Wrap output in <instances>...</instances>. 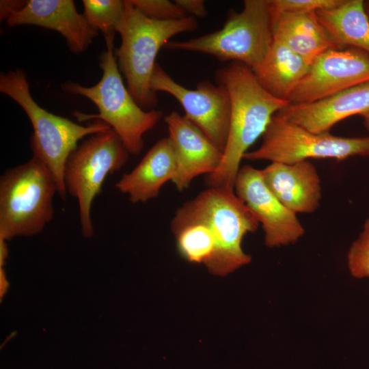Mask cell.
<instances>
[{
	"label": "cell",
	"mask_w": 369,
	"mask_h": 369,
	"mask_svg": "<svg viewBox=\"0 0 369 369\" xmlns=\"http://www.w3.org/2000/svg\"><path fill=\"white\" fill-rule=\"evenodd\" d=\"M176 172L174 152L168 137L158 141L139 163L124 174L115 184L120 192L128 195L129 200L145 203L159 194L161 187L173 181Z\"/></svg>",
	"instance_id": "e0dca14e"
},
{
	"label": "cell",
	"mask_w": 369,
	"mask_h": 369,
	"mask_svg": "<svg viewBox=\"0 0 369 369\" xmlns=\"http://www.w3.org/2000/svg\"><path fill=\"white\" fill-rule=\"evenodd\" d=\"M56 181L39 159L8 169L0 178V238L40 233L54 215Z\"/></svg>",
	"instance_id": "52a82bcc"
},
{
	"label": "cell",
	"mask_w": 369,
	"mask_h": 369,
	"mask_svg": "<svg viewBox=\"0 0 369 369\" xmlns=\"http://www.w3.org/2000/svg\"><path fill=\"white\" fill-rule=\"evenodd\" d=\"M342 0H270L271 8L279 12L307 13L329 9Z\"/></svg>",
	"instance_id": "d4e9b609"
},
{
	"label": "cell",
	"mask_w": 369,
	"mask_h": 369,
	"mask_svg": "<svg viewBox=\"0 0 369 369\" xmlns=\"http://www.w3.org/2000/svg\"><path fill=\"white\" fill-rule=\"evenodd\" d=\"M363 0H342L334 8L320 10V23L342 49L346 46L369 55V16Z\"/></svg>",
	"instance_id": "ffe728a7"
},
{
	"label": "cell",
	"mask_w": 369,
	"mask_h": 369,
	"mask_svg": "<svg viewBox=\"0 0 369 369\" xmlns=\"http://www.w3.org/2000/svg\"><path fill=\"white\" fill-rule=\"evenodd\" d=\"M146 16L157 20H178L188 16L174 1L168 0H128Z\"/></svg>",
	"instance_id": "cb8c5ba5"
},
{
	"label": "cell",
	"mask_w": 369,
	"mask_h": 369,
	"mask_svg": "<svg viewBox=\"0 0 369 369\" xmlns=\"http://www.w3.org/2000/svg\"><path fill=\"white\" fill-rule=\"evenodd\" d=\"M164 120L176 163L172 182L178 191H184L196 177L213 174L221 161L223 152L186 116L172 111Z\"/></svg>",
	"instance_id": "4fadbf2b"
},
{
	"label": "cell",
	"mask_w": 369,
	"mask_h": 369,
	"mask_svg": "<svg viewBox=\"0 0 369 369\" xmlns=\"http://www.w3.org/2000/svg\"><path fill=\"white\" fill-rule=\"evenodd\" d=\"M273 42L270 0H245L241 11L228 12L220 29L187 40L171 41L165 47L208 54L221 62H240L254 72Z\"/></svg>",
	"instance_id": "8992f818"
},
{
	"label": "cell",
	"mask_w": 369,
	"mask_h": 369,
	"mask_svg": "<svg viewBox=\"0 0 369 369\" xmlns=\"http://www.w3.org/2000/svg\"><path fill=\"white\" fill-rule=\"evenodd\" d=\"M234 192L261 223L264 243L271 248L295 243L305 233L294 213L264 184L260 169L245 165L236 178Z\"/></svg>",
	"instance_id": "7c38bea8"
},
{
	"label": "cell",
	"mask_w": 369,
	"mask_h": 369,
	"mask_svg": "<svg viewBox=\"0 0 369 369\" xmlns=\"http://www.w3.org/2000/svg\"><path fill=\"white\" fill-rule=\"evenodd\" d=\"M347 264L353 277H369V218L364 222L361 232L348 249Z\"/></svg>",
	"instance_id": "603a6c76"
},
{
	"label": "cell",
	"mask_w": 369,
	"mask_h": 369,
	"mask_svg": "<svg viewBox=\"0 0 369 369\" xmlns=\"http://www.w3.org/2000/svg\"><path fill=\"white\" fill-rule=\"evenodd\" d=\"M174 2L188 16L202 18L207 14L203 0H175Z\"/></svg>",
	"instance_id": "484cf974"
},
{
	"label": "cell",
	"mask_w": 369,
	"mask_h": 369,
	"mask_svg": "<svg viewBox=\"0 0 369 369\" xmlns=\"http://www.w3.org/2000/svg\"><path fill=\"white\" fill-rule=\"evenodd\" d=\"M27 1H1L0 18L8 20L12 14L21 10Z\"/></svg>",
	"instance_id": "4316f807"
},
{
	"label": "cell",
	"mask_w": 369,
	"mask_h": 369,
	"mask_svg": "<svg viewBox=\"0 0 369 369\" xmlns=\"http://www.w3.org/2000/svg\"><path fill=\"white\" fill-rule=\"evenodd\" d=\"M216 82L224 85L230 99L228 137L218 168L206 177L209 187L234 189L240 163L249 147L262 136L272 118L288 100L268 92L254 71L240 62L218 69Z\"/></svg>",
	"instance_id": "6da1fadb"
},
{
	"label": "cell",
	"mask_w": 369,
	"mask_h": 369,
	"mask_svg": "<svg viewBox=\"0 0 369 369\" xmlns=\"http://www.w3.org/2000/svg\"><path fill=\"white\" fill-rule=\"evenodd\" d=\"M364 6H365L366 12L369 16V1H364Z\"/></svg>",
	"instance_id": "f1b7e54d"
},
{
	"label": "cell",
	"mask_w": 369,
	"mask_h": 369,
	"mask_svg": "<svg viewBox=\"0 0 369 369\" xmlns=\"http://www.w3.org/2000/svg\"><path fill=\"white\" fill-rule=\"evenodd\" d=\"M105 39L107 51L100 57L102 75L98 83L85 87L69 82L63 88L68 93L87 98L98 107L96 115L74 112L79 122L96 119L105 122L117 133L128 153L137 155L144 148L143 136L159 122L162 113L154 109L144 111L135 102L123 83L113 53L114 36Z\"/></svg>",
	"instance_id": "5b68a950"
},
{
	"label": "cell",
	"mask_w": 369,
	"mask_h": 369,
	"mask_svg": "<svg viewBox=\"0 0 369 369\" xmlns=\"http://www.w3.org/2000/svg\"><path fill=\"white\" fill-rule=\"evenodd\" d=\"M310 64L303 57L273 39L264 62L254 72L268 92L288 100L308 72Z\"/></svg>",
	"instance_id": "d6986e66"
},
{
	"label": "cell",
	"mask_w": 369,
	"mask_h": 369,
	"mask_svg": "<svg viewBox=\"0 0 369 369\" xmlns=\"http://www.w3.org/2000/svg\"><path fill=\"white\" fill-rule=\"evenodd\" d=\"M260 171L268 189L294 213H311L319 207L320 180L315 166L309 161L273 162Z\"/></svg>",
	"instance_id": "2e32d148"
},
{
	"label": "cell",
	"mask_w": 369,
	"mask_h": 369,
	"mask_svg": "<svg viewBox=\"0 0 369 369\" xmlns=\"http://www.w3.org/2000/svg\"><path fill=\"white\" fill-rule=\"evenodd\" d=\"M128 154L117 133L110 128L91 135L69 156L64 183L67 193L78 201L81 228L85 237L94 234L91 210L94 198L100 193L107 176L125 165Z\"/></svg>",
	"instance_id": "ba28073f"
},
{
	"label": "cell",
	"mask_w": 369,
	"mask_h": 369,
	"mask_svg": "<svg viewBox=\"0 0 369 369\" xmlns=\"http://www.w3.org/2000/svg\"><path fill=\"white\" fill-rule=\"evenodd\" d=\"M150 87L154 92H163L175 98L184 110V116L223 152L230 120V99L224 85L204 80L197 84L196 89H187L156 64Z\"/></svg>",
	"instance_id": "30bf717a"
},
{
	"label": "cell",
	"mask_w": 369,
	"mask_h": 369,
	"mask_svg": "<svg viewBox=\"0 0 369 369\" xmlns=\"http://www.w3.org/2000/svg\"><path fill=\"white\" fill-rule=\"evenodd\" d=\"M0 92L15 100L27 115L33 128L30 141L33 156L46 166L56 181L57 194L66 200L64 170L69 156L80 139L111 127L98 120L83 126L45 110L32 98L27 75L21 70L1 74Z\"/></svg>",
	"instance_id": "3957f363"
},
{
	"label": "cell",
	"mask_w": 369,
	"mask_h": 369,
	"mask_svg": "<svg viewBox=\"0 0 369 369\" xmlns=\"http://www.w3.org/2000/svg\"><path fill=\"white\" fill-rule=\"evenodd\" d=\"M7 23L11 27L32 25L55 30L64 37L74 53L83 52L98 34L83 14L78 13L72 0L27 1Z\"/></svg>",
	"instance_id": "5bb4252c"
},
{
	"label": "cell",
	"mask_w": 369,
	"mask_h": 369,
	"mask_svg": "<svg viewBox=\"0 0 369 369\" xmlns=\"http://www.w3.org/2000/svg\"><path fill=\"white\" fill-rule=\"evenodd\" d=\"M173 219L208 226L215 240L214 255L206 265L210 273L224 276L251 262L242 241L258 229L259 222L234 189L209 187L178 208Z\"/></svg>",
	"instance_id": "7a4b0ae2"
},
{
	"label": "cell",
	"mask_w": 369,
	"mask_h": 369,
	"mask_svg": "<svg viewBox=\"0 0 369 369\" xmlns=\"http://www.w3.org/2000/svg\"><path fill=\"white\" fill-rule=\"evenodd\" d=\"M197 26L196 18L192 16L172 20L150 18L126 0L124 16L117 31L121 44L116 59L128 90L142 109L152 108L157 102L150 79L161 48L174 36L195 31Z\"/></svg>",
	"instance_id": "277c9868"
},
{
	"label": "cell",
	"mask_w": 369,
	"mask_h": 369,
	"mask_svg": "<svg viewBox=\"0 0 369 369\" xmlns=\"http://www.w3.org/2000/svg\"><path fill=\"white\" fill-rule=\"evenodd\" d=\"M271 9L273 39L310 64L327 50L343 49L320 23L316 12H279L274 11L271 6Z\"/></svg>",
	"instance_id": "ac0fdd59"
},
{
	"label": "cell",
	"mask_w": 369,
	"mask_h": 369,
	"mask_svg": "<svg viewBox=\"0 0 369 369\" xmlns=\"http://www.w3.org/2000/svg\"><path fill=\"white\" fill-rule=\"evenodd\" d=\"M361 117L365 128L369 131V112L364 113Z\"/></svg>",
	"instance_id": "83f0119b"
},
{
	"label": "cell",
	"mask_w": 369,
	"mask_h": 369,
	"mask_svg": "<svg viewBox=\"0 0 369 369\" xmlns=\"http://www.w3.org/2000/svg\"><path fill=\"white\" fill-rule=\"evenodd\" d=\"M355 156H369V137L314 133L275 115L262 135L260 147L246 152L243 159L294 163L309 159L343 160Z\"/></svg>",
	"instance_id": "9c48e42d"
},
{
	"label": "cell",
	"mask_w": 369,
	"mask_h": 369,
	"mask_svg": "<svg viewBox=\"0 0 369 369\" xmlns=\"http://www.w3.org/2000/svg\"><path fill=\"white\" fill-rule=\"evenodd\" d=\"M171 228L183 258L205 266L209 262L215 251V240L207 225L197 221L172 219Z\"/></svg>",
	"instance_id": "44dd1931"
},
{
	"label": "cell",
	"mask_w": 369,
	"mask_h": 369,
	"mask_svg": "<svg viewBox=\"0 0 369 369\" xmlns=\"http://www.w3.org/2000/svg\"><path fill=\"white\" fill-rule=\"evenodd\" d=\"M83 15L104 37L115 36L126 10V0H83Z\"/></svg>",
	"instance_id": "7402d4cb"
},
{
	"label": "cell",
	"mask_w": 369,
	"mask_h": 369,
	"mask_svg": "<svg viewBox=\"0 0 369 369\" xmlns=\"http://www.w3.org/2000/svg\"><path fill=\"white\" fill-rule=\"evenodd\" d=\"M369 112V81L312 103L289 104L275 115L311 132L326 133L354 115Z\"/></svg>",
	"instance_id": "9a60e30c"
},
{
	"label": "cell",
	"mask_w": 369,
	"mask_h": 369,
	"mask_svg": "<svg viewBox=\"0 0 369 369\" xmlns=\"http://www.w3.org/2000/svg\"><path fill=\"white\" fill-rule=\"evenodd\" d=\"M368 81V53L354 48L329 49L314 59L288 101L292 105L312 103Z\"/></svg>",
	"instance_id": "8fae6325"
}]
</instances>
